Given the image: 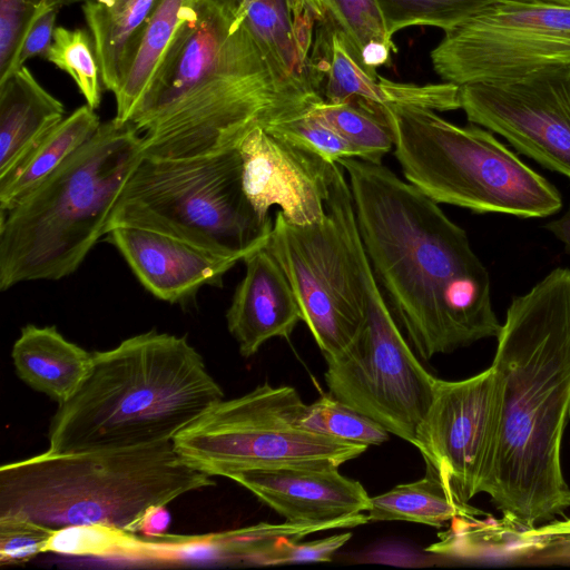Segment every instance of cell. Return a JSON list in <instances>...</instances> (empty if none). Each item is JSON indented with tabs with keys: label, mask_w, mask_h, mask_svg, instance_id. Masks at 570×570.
<instances>
[{
	"label": "cell",
	"mask_w": 570,
	"mask_h": 570,
	"mask_svg": "<svg viewBox=\"0 0 570 570\" xmlns=\"http://www.w3.org/2000/svg\"><path fill=\"white\" fill-rule=\"evenodd\" d=\"M326 207L342 228L355 259L365 320L356 338L343 352L325 358V383L332 396L414 444L436 377L417 360L389 307L360 237L350 187L335 186Z\"/></svg>",
	"instance_id": "obj_9"
},
{
	"label": "cell",
	"mask_w": 570,
	"mask_h": 570,
	"mask_svg": "<svg viewBox=\"0 0 570 570\" xmlns=\"http://www.w3.org/2000/svg\"><path fill=\"white\" fill-rule=\"evenodd\" d=\"M224 400L203 356L185 336L155 330L94 352L76 392L49 426L53 453L173 441Z\"/></svg>",
	"instance_id": "obj_4"
},
{
	"label": "cell",
	"mask_w": 570,
	"mask_h": 570,
	"mask_svg": "<svg viewBox=\"0 0 570 570\" xmlns=\"http://www.w3.org/2000/svg\"><path fill=\"white\" fill-rule=\"evenodd\" d=\"M101 122L87 104L53 127L14 174L0 183V212L28 195L97 132Z\"/></svg>",
	"instance_id": "obj_26"
},
{
	"label": "cell",
	"mask_w": 570,
	"mask_h": 570,
	"mask_svg": "<svg viewBox=\"0 0 570 570\" xmlns=\"http://www.w3.org/2000/svg\"><path fill=\"white\" fill-rule=\"evenodd\" d=\"M543 227L564 245L566 253L570 255V207L561 217L548 222Z\"/></svg>",
	"instance_id": "obj_39"
},
{
	"label": "cell",
	"mask_w": 570,
	"mask_h": 570,
	"mask_svg": "<svg viewBox=\"0 0 570 570\" xmlns=\"http://www.w3.org/2000/svg\"><path fill=\"white\" fill-rule=\"evenodd\" d=\"M495 338L499 421L482 493L509 523L533 529L570 508L561 466L570 419V268L557 267L514 296Z\"/></svg>",
	"instance_id": "obj_3"
},
{
	"label": "cell",
	"mask_w": 570,
	"mask_h": 570,
	"mask_svg": "<svg viewBox=\"0 0 570 570\" xmlns=\"http://www.w3.org/2000/svg\"><path fill=\"white\" fill-rule=\"evenodd\" d=\"M323 97L283 73L234 0H200L131 117L144 155L187 158L237 149L256 128L306 114Z\"/></svg>",
	"instance_id": "obj_2"
},
{
	"label": "cell",
	"mask_w": 570,
	"mask_h": 570,
	"mask_svg": "<svg viewBox=\"0 0 570 570\" xmlns=\"http://www.w3.org/2000/svg\"><path fill=\"white\" fill-rule=\"evenodd\" d=\"M144 157L131 122L97 132L0 215V289L75 273L101 236L116 200Z\"/></svg>",
	"instance_id": "obj_6"
},
{
	"label": "cell",
	"mask_w": 570,
	"mask_h": 570,
	"mask_svg": "<svg viewBox=\"0 0 570 570\" xmlns=\"http://www.w3.org/2000/svg\"><path fill=\"white\" fill-rule=\"evenodd\" d=\"M351 538V532H344L307 542L284 539L259 553L254 560V564L275 566L297 562H330L333 560L336 551Z\"/></svg>",
	"instance_id": "obj_34"
},
{
	"label": "cell",
	"mask_w": 570,
	"mask_h": 570,
	"mask_svg": "<svg viewBox=\"0 0 570 570\" xmlns=\"http://www.w3.org/2000/svg\"><path fill=\"white\" fill-rule=\"evenodd\" d=\"M85 0H40L39 3H42L45 6H48V7H53V8H57V9H61L63 7H67V6H70V4H75V3H78V2H83Z\"/></svg>",
	"instance_id": "obj_40"
},
{
	"label": "cell",
	"mask_w": 570,
	"mask_h": 570,
	"mask_svg": "<svg viewBox=\"0 0 570 570\" xmlns=\"http://www.w3.org/2000/svg\"><path fill=\"white\" fill-rule=\"evenodd\" d=\"M55 532L51 528L20 515H0L1 566L24 563L46 553Z\"/></svg>",
	"instance_id": "obj_33"
},
{
	"label": "cell",
	"mask_w": 570,
	"mask_h": 570,
	"mask_svg": "<svg viewBox=\"0 0 570 570\" xmlns=\"http://www.w3.org/2000/svg\"><path fill=\"white\" fill-rule=\"evenodd\" d=\"M460 109L469 122L502 136L520 154L570 179V73L462 85Z\"/></svg>",
	"instance_id": "obj_14"
},
{
	"label": "cell",
	"mask_w": 570,
	"mask_h": 570,
	"mask_svg": "<svg viewBox=\"0 0 570 570\" xmlns=\"http://www.w3.org/2000/svg\"><path fill=\"white\" fill-rule=\"evenodd\" d=\"M334 464L284 465L237 471L228 479L291 522H326L367 513L371 497Z\"/></svg>",
	"instance_id": "obj_16"
},
{
	"label": "cell",
	"mask_w": 570,
	"mask_h": 570,
	"mask_svg": "<svg viewBox=\"0 0 570 570\" xmlns=\"http://www.w3.org/2000/svg\"><path fill=\"white\" fill-rule=\"evenodd\" d=\"M215 485L173 441L72 453L46 451L0 469V515L60 530L105 525L135 533L154 505Z\"/></svg>",
	"instance_id": "obj_5"
},
{
	"label": "cell",
	"mask_w": 570,
	"mask_h": 570,
	"mask_svg": "<svg viewBox=\"0 0 570 570\" xmlns=\"http://www.w3.org/2000/svg\"><path fill=\"white\" fill-rule=\"evenodd\" d=\"M499 0H377L391 37L410 27H433L443 33Z\"/></svg>",
	"instance_id": "obj_29"
},
{
	"label": "cell",
	"mask_w": 570,
	"mask_h": 570,
	"mask_svg": "<svg viewBox=\"0 0 570 570\" xmlns=\"http://www.w3.org/2000/svg\"><path fill=\"white\" fill-rule=\"evenodd\" d=\"M40 0H0V75L10 63Z\"/></svg>",
	"instance_id": "obj_36"
},
{
	"label": "cell",
	"mask_w": 570,
	"mask_h": 570,
	"mask_svg": "<svg viewBox=\"0 0 570 570\" xmlns=\"http://www.w3.org/2000/svg\"><path fill=\"white\" fill-rule=\"evenodd\" d=\"M45 59L71 77L90 108H99L104 85L89 30L56 27Z\"/></svg>",
	"instance_id": "obj_30"
},
{
	"label": "cell",
	"mask_w": 570,
	"mask_h": 570,
	"mask_svg": "<svg viewBox=\"0 0 570 570\" xmlns=\"http://www.w3.org/2000/svg\"><path fill=\"white\" fill-rule=\"evenodd\" d=\"M374 275L419 356L497 337L490 274L466 232L382 164L337 161Z\"/></svg>",
	"instance_id": "obj_1"
},
{
	"label": "cell",
	"mask_w": 570,
	"mask_h": 570,
	"mask_svg": "<svg viewBox=\"0 0 570 570\" xmlns=\"http://www.w3.org/2000/svg\"><path fill=\"white\" fill-rule=\"evenodd\" d=\"M382 109L405 179L435 203L520 218H544L561 209L558 188L494 132L471 122L458 126L423 107Z\"/></svg>",
	"instance_id": "obj_7"
},
{
	"label": "cell",
	"mask_w": 570,
	"mask_h": 570,
	"mask_svg": "<svg viewBox=\"0 0 570 570\" xmlns=\"http://www.w3.org/2000/svg\"><path fill=\"white\" fill-rule=\"evenodd\" d=\"M167 505H154L139 519L135 533L145 537H159L166 533L170 523V513Z\"/></svg>",
	"instance_id": "obj_38"
},
{
	"label": "cell",
	"mask_w": 570,
	"mask_h": 570,
	"mask_svg": "<svg viewBox=\"0 0 570 570\" xmlns=\"http://www.w3.org/2000/svg\"><path fill=\"white\" fill-rule=\"evenodd\" d=\"M309 111L354 146L362 160L382 164L384 155L394 148L393 132L382 106L361 99L340 102L322 99Z\"/></svg>",
	"instance_id": "obj_28"
},
{
	"label": "cell",
	"mask_w": 570,
	"mask_h": 570,
	"mask_svg": "<svg viewBox=\"0 0 570 570\" xmlns=\"http://www.w3.org/2000/svg\"><path fill=\"white\" fill-rule=\"evenodd\" d=\"M11 356L18 376L58 404L76 392L92 360V353L66 340L56 326L32 324L21 328Z\"/></svg>",
	"instance_id": "obj_22"
},
{
	"label": "cell",
	"mask_w": 570,
	"mask_h": 570,
	"mask_svg": "<svg viewBox=\"0 0 570 570\" xmlns=\"http://www.w3.org/2000/svg\"><path fill=\"white\" fill-rule=\"evenodd\" d=\"M59 9L39 3L29 20L18 48L0 80L6 79L35 57L46 58L52 42Z\"/></svg>",
	"instance_id": "obj_35"
},
{
	"label": "cell",
	"mask_w": 570,
	"mask_h": 570,
	"mask_svg": "<svg viewBox=\"0 0 570 570\" xmlns=\"http://www.w3.org/2000/svg\"><path fill=\"white\" fill-rule=\"evenodd\" d=\"M306 404L288 385L268 383L222 400L173 440L194 468L212 475L284 465L341 464L367 446L333 439L299 425Z\"/></svg>",
	"instance_id": "obj_10"
},
{
	"label": "cell",
	"mask_w": 570,
	"mask_h": 570,
	"mask_svg": "<svg viewBox=\"0 0 570 570\" xmlns=\"http://www.w3.org/2000/svg\"><path fill=\"white\" fill-rule=\"evenodd\" d=\"M317 14L321 21L325 20V10L322 4V0H304Z\"/></svg>",
	"instance_id": "obj_41"
},
{
	"label": "cell",
	"mask_w": 570,
	"mask_h": 570,
	"mask_svg": "<svg viewBox=\"0 0 570 570\" xmlns=\"http://www.w3.org/2000/svg\"><path fill=\"white\" fill-rule=\"evenodd\" d=\"M537 1H550V2L570 4V0H537Z\"/></svg>",
	"instance_id": "obj_42"
},
{
	"label": "cell",
	"mask_w": 570,
	"mask_h": 570,
	"mask_svg": "<svg viewBox=\"0 0 570 570\" xmlns=\"http://www.w3.org/2000/svg\"><path fill=\"white\" fill-rule=\"evenodd\" d=\"M106 240L140 284L168 303L187 302L206 285L222 286L224 275L239 262L146 228L115 227Z\"/></svg>",
	"instance_id": "obj_17"
},
{
	"label": "cell",
	"mask_w": 570,
	"mask_h": 570,
	"mask_svg": "<svg viewBox=\"0 0 570 570\" xmlns=\"http://www.w3.org/2000/svg\"><path fill=\"white\" fill-rule=\"evenodd\" d=\"M119 226L150 229L243 261L265 246L273 223L261 222L248 202L234 149L187 158L144 155L116 200L108 233Z\"/></svg>",
	"instance_id": "obj_8"
},
{
	"label": "cell",
	"mask_w": 570,
	"mask_h": 570,
	"mask_svg": "<svg viewBox=\"0 0 570 570\" xmlns=\"http://www.w3.org/2000/svg\"><path fill=\"white\" fill-rule=\"evenodd\" d=\"M309 110L266 130L291 140L332 164L342 158L362 159L361 153L354 146Z\"/></svg>",
	"instance_id": "obj_32"
},
{
	"label": "cell",
	"mask_w": 570,
	"mask_h": 570,
	"mask_svg": "<svg viewBox=\"0 0 570 570\" xmlns=\"http://www.w3.org/2000/svg\"><path fill=\"white\" fill-rule=\"evenodd\" d=\"M160 0H85L82 13L94 39L104 89L117 94L144 30Z\"/></svg>",
	"instance_id": "obj_23"
},
{
	"label": "cell",
	"mask_w": 570,
	"mask_h": 570,
	"mask_svg": "<svg viewBox=\"0 0 570 570\" xmlns=\"http://www.w3.org/2000/svg\"><path fill=\"white\" fill-rule=\"evenodd\" d=\"M200 0H160L150 16L139 46L122 81L115 94L117 124L130 121L185 21L194 13Z\"/></svg>",
	"instance_id": "obj_24"
},
{
	"label": "cell",
	"mask_w": 570,
	"mask_h": 570,
	"mask_svg": "<svg viewBox=\"0 0 570 570\" xmlns=\"http://www.w3.org/2000/svg\"><path fill=\"white\" fill-rule=\"evenodd\" d=\"M430 59L458 86L570 73V4L499 0L444 32Z\"/></svg>",
	"instance_id": "obj_11"
},
{
	"label": "cell",
	"mask_w": 570,
	"mask_h": 570,
	"mask_svg": "<svg viewBox=\"0 0 570 570\" xmlns=\"http://www.w3.org/2000/svg\"><path fill=\"white\" fill-rule=\"evenodd\" d=\"M234 2L253 37L275 66L286 76L313 86L309 66L316 35L314 27L322 22L313 9L304 0Z\"/></svg>",
	"instance_id": "obj_21"
},
{
	"label": "cell",
	"mask_w": 570,
	"mask_h": 570,
	"mask_svg": "<svg viewBox=\"0 0 570 570\" xmlns=\"http://www.w3.org/2000/svg\"><path fill=\"white\" fill-rule=\"evenodd\" d=\"M243 262L245 275L235 289L226 321L240 355L250 357L271 338H288L302 313L286 274L265 246Z\"/></svg>",
	"instance_id": "obj_19"
},
{
	"label": "cell",
	"mask_w": 570,
	"mask_h": 570,
	"mask_svg": "<svg viewBox=\"0 0 570 570\" xmlns=\"http://www.w3.org/2000/svg\"><path fill=\"white\" fill-rule=\"evenodd\" d=\"M327 19L344 37L352 53L371 75L396 51L377 0H322Z\"/></svg>",
	"instance_id": "obj_27"
},
{
	"label": "cell",
	"mask_w": 570,
	"mask_h": 570,
	"mask_svg": "<svg viewBox=\"0 0 570 570\" xmlns=\"http://www.w3.org/2000/svg\"><path fill=\"white\" fill-rule=\"evenodd\" d=\"M325 20L326 26L317 32L309 66L311 81L325 101L361 99L379 106L407 105L435 111L460 109L458 85L396 82L371 75L356 60L342 33Z\"/></svg>",
	"instance_id": "obj_18"
},
{
	"label": "cell",
	"mask_w": 570,
	"mask_h": 570,
	"mask_svg": "<svg viewBox=\"0 0 570 570\" xmlns=\"http://www.w3.org/2000/svg\"><path fill=\"white\" fill-rule=\"evenodd\" d=\"M425 475L417 481L399 484L371 497L367 511L370 522L409 521L441 528L456 518L476 520V517L484 514L462 501L431 465L425 464Z\"/></svg>",
	"instance_id": "obj_25"
},
{
	"label": "cell",
	"mask_w": 570,
	"mask_h": 570,
	"mask_svg": "<svg viewBox=\"0 0 570 570\" xmlns=\"http://www.w3.org/2000/svg\"><path fill=\"white\" fill-rule=\"evenodd\" d=\"M65 115L63 104L40 85L27 66L0 80V183L14 174Z\"/></svg>",
	"instance_id": "obj_20"
},
{
	"label": "cell",
	"mask_w": 570,
	"mask_h": 570,
	"mask_svg": "<svg viewBox=\"0 0 570 570\" xmlns=\"http://www.w3.org/2000/svg\"><path fill=\"white\" fill-rule=\"evenodd\" d=\"M499 421V389L492 366L460 381L435 379L431 404L414 446L425 464L469 502L491 472Z\"/></svg>",
	"instance_id": "obj_13"
},
{
	"label": "cell",
	"mask_w": 570,
	"mask_h": 570,
	"mask_svg": "<svg viewBox=\"0 0 570 570\" xmlns=\"http://www.w3.org/2000/svg\"><path fill=\"white\" fill-rule=\"evenodd\" d=\"M299 425L308 431L365 446L389 440V431L371 417L347 406L334 396L323 394L306 404Z\"/></svg>",
	"instance_id": "obj_31"
},
{
	"label": "cell",
	"mask_w": 570,
	"mask_h": 570,
	"mask_svg": "<svg viewBox=\"0 0 570 570\" xmlns=\"http://www.w3.org/2000/svg\"><path fill=\"white\" fill-rule=\"evenodd\" d=\"M265 247L286 274L324 358L338 355L361 332L365 312L360 273L334 215L326 208L322 222L296 225L278 210Z\"/></svg>",
	"instance_id": "obj_12"
},
{
	"label": "cell",
	"mask_w": 570,
	"mask_h": 570,
	"mask_svg": "<svg viewBox=\"0 0 570 570\" xmlns=\"http://www.w3.org/2000/svg\"><path fill=\"white\" fill-rule=\"evenodd\" d=\"M531 534L528 543H534V551H543L544 558L570 560V520L535 527Z\"/></svg>",
	"instance_id": "obj_37"
},
{
	"label": "cell",
	"mask_w": 570,
	"mask_h": 570,
	"mask_svg": "<svg viewBox=\"0 0 570 570\" xmlns=\"http://www.w3.org/2000/svg\"><path fill=\"white\" fill-rule=\"evenodd\" d=\"M244 193L259 220L279 207L296 225L323 220L335 164L264 128L249 132L237 148Z\"/></svg>",
	"instance_id": "obj_15"
}]
</instances>
